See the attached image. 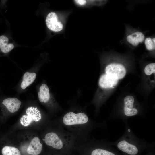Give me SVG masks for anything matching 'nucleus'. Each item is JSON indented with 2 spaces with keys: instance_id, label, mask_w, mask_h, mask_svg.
Listing matches in <instances>:
<instances>
[{
  "instance_id": "obj_13",
  "label": "nucleus",
  "mask_w": 155,
  "mask_h": 155,
  "mask_svg": "<svg viewBox=\"0 0 155 155\" xmlns=\"http://www.w3.org/2000/svg\"><path fill=\"white\" fill-rule=\"evenodd\" d=\"M37 94L39 100L41 102L46 103L50 100V94L49 88L45 84H42L40 86Z\"/></svg>"
},
{
  "instance_id": "obj_16",
  "label": "nucleus",
  "mask_w": 155,
  "mask_h": 155,
  "mask_svg": "<svg viewBox=\"0 0 155 155\" xmlns=\"http://www.w3.org/2000/svg\"><path fill=\"white\" fill-rule=\"evenodd\" d=\"M144 42L146 48L148 50L151 51L155 50V38L147 37L145 38Z\"/></svg>"
},
{
  "instance_id": "obj_18",
  "label": "nucleus",
  "mask_w": 155,
  "mask_h": 155,
  "mask_svg": "<svg viewBox=\"0 0 155 155\" xmlns=\"http://www.w3.org/2000/svg\"><path fill=\"white\" fill-rule=\"evenodd\" d=\"M75 1L78 4L80 5H84L86 4V1L85 0H75Z\"/></svg>"
},
{
  "instance_id": "obj_7",
  "label": "nucleus",
  "mask_w": 155,
  "mask_h": 155,
  "mask_svg": "<svg viewBox=\"0 0 155 155\" xmlns=\"http://www.w3.org/2000/svg\"><path fill=\"white\" fill-rule=\"evenodd\" d=\"M44 141L47 145L52 146L55 149H60L63 147V144L62 140L54 132H51L47 133L45 136Z\"/></svg>"
},
{
  "instance_id": "obj_12",
  "label": "nucleus",
  "mask_w": 155,
  "mask_h": 155,
  "mask_svg": "<svg viewBox=\"0 0 155 155\" xmlns=\"http://www.w3.org/2000/svg\"><path fill=\"white\" fill-rule=\"evenodd\" d=\"M7 36L4 35L0 36V56L7 54L14 48L12 43H9Z\"/></svg>"
},
{
  "instance_id": "obj_8",
  "label": "nucleus",
  "mask_w": 155,
  "mask_h": 155,
  "mask_svg": "<svg viewBox=\"0 0 155 155\" xmlns=\"http://www.w3.org/2000/svg\"><path fill=\"white\" fill-rule=\"evenodd\" d=\"M37 76L36 72L29 71L24 74L22 80L19 86L20 91H23L35 81Z\"/></svg>"
},
{
  "instance_id": "obj_2",
  "label": "nucleus",
  "mask_w": 155,
  "mask_h": 155,
  "mask_svg": "<svg viewBox=\"0 0 155 155\" xmlns=\"http://www.w3.org/2000/svg\"><path fill=\"white\" fill-rule=\"evenodd\" d=\"M134 98L132 96L125 97L123 100L121 111L111 115L110 120L120 119L125 123L128 122L129 118L140 115L138 107L136 106Z\"/></svg>"
},
{
  "instance_id": "obj_4",
  "label": "nucleus",
  "mask_w": 155,
  "mask_h": 155,
  "mask_svg": "<svg viewBox=\"0 0 155 155\" xmlns=\"http://www.w3.org/2000/svg\"><path fill=\"white\" fill-rule=\"evenodd\" d=\"M105 70L106 74L115 76L119 80L123 78L126 73L124 66L120 63L110 64L106 66Z\"/></svg>"
},
{
  "instance_id": "obj_10",
  "label": "nucleus",
  "mask_w": 155,
  "mask_h": 155,
  "mask_svg": "<svg viewBox=\"0 0 155 155\" xmlns=\"http://www.w3.org/2000/svg\"><path fill=\"white\" fill-rule=\"evenodd\" d=\"M126 39L127 42L130 44L136 46L144 42L145 36L142 32L137 31L128 34L127 36Z\"/></svg>"
},
{
  "instance_id": "obj_5",
  "label": "nucleus",
  "mask_w": 155,
  "mask_h": 155,
  "mask_svg": "<svg viewBox=\"0 0 155 155\" xmlns=\"http://www.w3.org/2000/svg\"><path fill=\"white\" fill-rule=\"evenodd\" d=\"M45 22L47 28L52 31L58 32L63 28L62 24L58 20L57 16L55 12L49 13L46 17Z\"/></svg>"
},
{
  "instance_id": "obj_3",
  "label": "nucleus",
  "mask_w": 155,
  "mask_h": 155,
  "mask_svg": "<svg viewBox=\"0 0 155 155\" xmlns=\"http://www.w3.org/2000/svg\"><path fill=\"white\" fill-rule=\"evenodd\" d=\"M89 119L85 113L81 112L75 113L73 112L67 113L63 117V122L67 125L84 124L89 121Z\"/></svg>"
},
{
  "instance_id": "obj_6",
  "label": "nucleus",
  "mask_w": 155,
  "mask_h": 155,
  "mask_svg": "<svg viewBox=\"0 0 155 155\" xmlns=\"http://www.w3.org/2000/svg\"><path fill=\"white\" fill-rule=\"evenodd\" d=\"M21 102L16 97L5 98L2 100L1 104L7 110L11 113L17 111L20 108Z\"/></svg>"
},
{
  "instance_id": "obj_1",
  "label": "nucleus",
  "mask_w": 155,
  "mask_h": 155,
  "mask_svg": "<svg viewBox=\"0 0 155 155\" xmlns=\"http://www.w3.org/2000/svg\"><path fill=\"white\" fill-rule=\"evenodd\" d=\"M125 132L116 141L109 142L111 145L115 146L121 151L129 155H137L142 149L152 147L153 143H148L144 139L137 137L130 128L128 122L124 123Z\"/></svg>"
},
{
  "instance_id": "obj_11",
  "label": "nucleus",
  "mask_w": 155,
  "mask_h": 155,
  "mask_svg": "<svg viewBox=\"0 0 155 155\" xmlns=\"http://www.w3.org/2000/svg\"><path fill=\"white\" fill-rule=\"evenodd\" d=\"M42 145L40 139L34 137L30 142L27 149L28 153L32 155H38L41 152Z\"/></svg>"
},
{
  "instance_id": "obj_15",
  "label": "nucleus",
  "mask_w": 155,
  "mask_h": 155,
  "mask_svg": "<svg viewBox=\"0 0 155 155\" xmlns=\"http://www.w3.org/2000/svg\"><path fill=\"white\" fill-rule=\"evenodd\" d=\"M2 155H21L19 150L17 148L9 146H6L1 150Z\"/></svg>"
},
{
  "instance_id": "obj_9",
  "label": "nucleus",
  "mask_w": 155,
  "mask_h": 155,
  "mask_svg": "<svg viewBox=\"0 0 155 155\" xmlns=\"http://www.w3.org/2000/svg\"><path fill=\"white\" fill-rule=\"evenodd\" d=\"M119 80L115 76L105 74L102 75L100 77L99 84L102 88H112L117 84Z\"/></svg>"
},
{
  "instance_id": "obj_14",
  "label": "nucleus",
  "mask_w": 155,
  "mask_h": 155,
  "mask_svg": "<svg viewBox=\"0 0 155 155\" xmlns=\"http://www.w3.org/2000/svg\"><path fill=\"white\" fill-rule=\"evenodd\" d=\"M110 145L109 142L107 148H98L93 150L91 155H117L115 152L111 150Z\"/></svg>"
},
{
  "instance_id": "obj_17",
  "label": "nucleus",
  "mask_w": 155,
  "mask_h": 155,
  "mask_svg": "<svg viewBox=\"0 0 155 155\" xmlns=\"http://www.w3.org/2000/svg\"><path fill=\"white\" fill-rule=\"evenodd\" d=\"M145 74L147 75H150L155 72V63H150L147 65L144 69Z\"/></svg>"
}]
</instances>
